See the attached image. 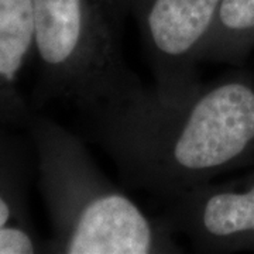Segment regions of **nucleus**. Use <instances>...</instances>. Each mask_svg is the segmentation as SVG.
Instances as JSON below:
<instances>
[{"label":"nucleus","instance_id":"f257e3e1","mask_svg":"<svg viewBox=\"0 0 254 254\" xmlns=\"http://www.w3.org/2000/svg\"><path fill=\"white\" fill-rule=\"evenodd\" d=\"M86 113L127 185L165 200L254 165V79L246 72L174 100L140 82Z\"/></svg>","mask_w":254,"mask_h":254},{"label":"nucleus","instance_id":"f03ea898","mask_svg":"<svg viewBox=\"0 0 254 254\" xmlns=\"http://www.w3.org/2000/svg\"><path fill=\"white\" fill-rule=\"evenodd\" d=\"M48 147L63 253H181L165 219L144 213L100 171L79 140L53 131Z\"/></svg>","mask_w":254,"mask_h":254},{"label":"nucleus","instance_id":"7ed1b4c3","mask_svg":"<svg viewBox=\"0 0 254 254\" xmlns=\"http://www.w3.org/2000/svg\"><path fill=\"white\" fill-rule=\"evenodd\" d=\"M36 47L85 112L140 83L125 61L126 0H33Z\"/></svg>","mask_w":254,"mask_h":254},{"label":"nucleus","instance_id":"20e7f679","mask_svg":"<svg viewBox=\"0 0 254 254\" xmlns=\"http://www.w3.org/2000/svg\"><path fill=\"white\" fill-rule=\"evenodd\" d=\"M222 0H126L164 99H181L202 82L196 65Z\"/></svg>","mask_w":254,"mask_h":254},{"label":"nucleus","instance_id":"39448f33","mask_svg":"<svg viewBox=\"0 0 254 254\" xmlns=\"http://www.w3.org/2000/svg\"><path fill=\"white\" fill-rule=\"evenodd\" d=\"M163 218L199 253L254 252V173L168 200Z\"/></svg>","mask_w":254,"mask_h":254},{"label":"nucleus","instance_id":"423d86ee","mask_svg":"<svg viewBox=\"0 0 254 254\" xmlns=\"http://www.w3.org/2000/svg\"><path fill=\"white\" fill-rule=\"evenodd\" d=\"M254 48V0H222L200 61L237 65Z\"/></svg>","mask_w":254,"mask_h":254},{"label":"nucleus","instance_id":"0eeeda50","mask_svg":"<svg viewBox=\"0 0 254 254\" xmlns=\"http://www.w3.org/2000/svg\"><path fill=\"white\" fill-rule=\"evenodd\" d=\"M36 43L33 0H0V81L11 85Z\"/></svg>","mask_w":254,"mask_h":254},{"label":"nucleus","instance_id":"6e6552de","mask_svg":"<svg viewBox=\"0 0 254 254\" xmlns=\"http://www.w3.org/2000/svg\"><path fill=\"white\" fill-rule=\"evenodd\" d=\"M36 252L33 239L23 229L0 226V254H31Z\"/></svg>","mask_w":254,"mask_h":254},{"label":"nucleus","instance_id":"1a4fd4ad","mask_svg":"<svg viewBox=\"0 0 254 254\" xmlns=\"http://www.w3.org/2000/svg\"><path fill=\"white\" fill-rule=\"evenodd\" d=\"M10 218H11V206H10V202L0 193V226L7 225Z\"/></svg>","mask_w":254,"mask_h":254}]
</instances>
